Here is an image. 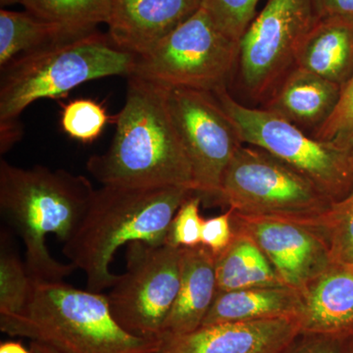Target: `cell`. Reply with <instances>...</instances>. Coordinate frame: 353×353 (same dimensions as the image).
<instances>
[{
	"mask_svg": "<svg viewBox=\"0 0 353 353\" xmlns=\"http://www.w3.org/2000/svg\"><path fill=\"white\" fill-rule=\"evenodd\" d=\"M128 78L112 143L108 152L88 158V171L102 185H182L194 190L189 157L169 110V88Z\"/></svg>",
	"mask_w": 353,
	"mask_h": 353,
	"instance_id": "1",
	"label": "cell"
},
{
	"mask_svg": "<svg viewBox=\"0 0 353 353\" xmlns=\"http://www.w3.org/2000/svg\"><path fill=\"white\" fill-rule=\"evenodd\" d=\"M194 190L182 185H102L94 190L85 214L62 252L87 277L88 290L112 288L120 275L111 273L118 248L143 241L166 245L176 211Z\"/></svg>",
	"mask_w": 353,
	"mask_h": 353,
	"instance_id": "2",
	"label": "cell"
},
{
	"mask_svg": "<svg viewBox=\"0 0 353 353\" xmlns=\"http://www.w3.org/2000/svg\"><path fill=\"white\" fill-rule=\"evenodd\" d=\"M87 178L43 166L24 169L0 160V211L25 246V264L34 283L63 282L77 270L51 256L46 236L62 243L75 233L94 194Z\"/></svg>",
	"mask_w": 353,
	"mask_h": 353,
	"instance_id": "3",
	"label": "cell"
},
{
	"mask_svg": "<svg viewBox=\"0 0 353 353\" xmlns=\"http://www.w3.org/2000/svg\"><path fill=\"white\" fill-rule=\"evenodd\" d=\"M0 330L60 353H158L161 340L128 333L111 312L108 296L64 282L34 283L21 312L0 315Z\"/></svg>",
	"mask_w": 353,
	"mask_h": 353,
	"instance_id": "4",
	"label": "cell"
},
{
	"mask_svg": "<svg viewBox=\"0 0 353 353\" xmlns=\"http://www.w3.org/2000/svg\"><path fill=\"white\" fill-rule=\"evenodd\" d=\"M136 57L97 32L23 53L1 68L0 125L18 124L28 106L68 94L88 81L131 76Z\"/></svg>",
	"mask_w": 353,
	"mask_h": 353,
	"instance_id": "5",
	"label": "cell"
},
{
	"mask_svg": "<svg viewBox=\"0 0 353 353\" xmlns=\"http://www.w3.org/2000/svg\"><path fill=\"white\" fill-rule=\"evenodd\" d=\"M234 121L245 145L256 146L290 165L336 202L353 192L352 150L313 138L267 109L250 108L227 88L215 92Z\"/></svg>",
	"mask_w": 353,
	"mask_h": 353,
	"instance_id": "6",
	"label": "cell"
},
{
	"mask_svg": "<svg viewBox=\"0 0 353 353\" xmlns=\"http://www.w3.org/2000/svg\"><path fill=\"white\" fill-rule=\"evenodd\" d=\"M216 202L239 214L303 219L333 203L292 166L266 150L243 145L221 180Z\"/></svg>",
	"mask_w": 353,
	"mask_h": 353,
	"instance_id": "7",
	"label": "cell"
},
{
	"mask_svg": "<svg viewBox=\"0 0 353 353\" xmlns=\"http://www.w3.org/2000/svg\"><path fill=\"white\" fill-rule=\"evenodd\" d=\"M239 55L240 43L223 34L201 7L154 48L136 57L131 76L169 88L215 94L227 88Z\"/></svg>",
	"mask_w": 353,
	"mask_h": 353,
	"instance_id": "8",
	"label": "cell"
},
{
	"mask_svg": "<svg viewBox=\"0 0 353 353\" xmlns=\"http://www.w3.org/2000/svg\"><path fill=\"white\" fill-rule=\"evenodd\" d=\"M182 248L129 243L127 270L108 294L111 312L128 333L161 340L180 285Z\"/></svg>",
	"mask_w": 353,
	"mask_h": 353,
	"instance_id": "9",
	"label": "cell"
},
{
	"mask_svg": "<svg viewBox=\"0 0 353 353\" xmlns=\"http://www.w3.org/2000/svg\"><path fill=\"white\" fill-rule=\"evenodd\" d=\"M317 17L312 0H268L240 41L239 68L246 92L268 99L294 67L296 51Z\"/></svg>",
	"mask_w": 353,
	"mask_h": 353,
	"instance_id": "10",
	"label": "cell"
},
{
	"mask_svg": "<svg viewBox=\"0 0 353 353\" xmlns=\"http://www.w3.org/2000/svg\"><path fill=\"white\" fill-rule=\"evenodd\" d=\"M168 105L189 157L194 190L202 201L216 202L225 169L245 145L240 132L213 92L169 88Z\"/></svg>",
	"mask_w": 353,
	"mask_h": 353,
	"instance_id": "11",
	"label": "cell"
},
{
	"mask_svg": "<svg viewBox=\"0 0 353 353\" xmlns=\"http://www.w3.org/2000/svg\"><path fill=\"white\" fill-rule=\"evenodd\" d=\"M234 232L252 239L281 282L303 292L333 264L328 246L312 229L289 218L234 212Z\"/></svg>",
	"mask_w": 353,
	"mask_h": 353,
	"instance_id": "12",
	"label": "cell"
},
{
	"mask_svg": "<svg viewBox=\"0 0 353 353\" xmlns=\"http://www.w3.org/2000/svg\"><path fill=\"white\" fill-rule=\"evenodd\" d=\"M299 333L297 318L219 323L165 336L158 353H283Z\"/></svg>",
	"mask_w": 353,
	"mask_h": 353,
	"instance_id": "13",
	"label": "cell"
},
{
	"mask_svg": "<svg viewBox=\"0 0 353 353\" xmlns=\"http://www.w3.org/2000/svg\"><path fill=\"white\" fill-rule=\"evenodd\" d=\"M201 7V0H112L108 37L116 48L145 54Z\"/></svg>",
	"mask_w": 353,
	"mask_h": 353,
	"instance_id": "14",
	"label": "cell"
},
{
	"mask_svg": "<svg viewBox=\"0 0 353 353\" xmlns=\"http://www.w3.org/2000/svg\"><path fill=\"white\" fill-rule=\"evenodd\" d=\"M301 333L353 339V266L332 264L303 292Z\"/></svg>",
	"mask_w": 353,
	"mask_h": 353,
	"instance_id": "15",
	"label": "cell"
},
{
	"mask_svg": "<svg viewBox=\"0 0 353 353\" xmlns=\"http://www.w3.org/2000/svg\"><path fill=\"white\" fill-rule=\"evenodd\" d=\"M341 92V85L294 66L272 92L264 108L312 136L331 117Z\"/></svg>",
	"mask_w": 353,
	"mask_h": 353,
	"instance_id": "16",
	"label": "cell"
},
{
	"mask_svg": "<svg viewBox=\"0 0 353 353\" xmlns=\"http://www.w3.org/2000/svg\"><path fill=\"white\" fill-rule=\"evenodd\" d=\"M217 292L215 255L203 245L182 248L180 285L161 339L190 333L201 327Z\"/></svg>",
	"mask_w": 353,
	"mask_h": 353,
	"instance_id": "17",
	"label": "cell"
},
{
	"mask_svg": "<svg viewBox=\"0 0 353 353\" xmlns=\"http://www.w3.org/2000/svg\"><path fill=\"white\" fill-rule=\"evenodd\" d=\"M294 66L343 88L353 75V19H317L296 51Z\"/></svg>",
	"mask_w": 353,
	"mask_h": 353,
	"instance_id": "18",
	"label": "cell"
},
{
	"mask_svg": "<svg viewBox=\"0 0 353 353\" xmlns=\"http://www.w3.org/2000/svg\"><path fill=\"white\" fill-rule=\"evenodd\" d=\"M303 292L285 285L218 290L201 326L228 322L299 318Z\"/></svg>",
	"mask_w": 353,
	"mask_h": 353,
	"instance_id": "19",
	"label": "cell"
},
{
	"mask_svg": "<svg viewBox=\"0 0 353 353\" xmlns=\"http://www.w3.org/2000/svg\"><path fill=\"white\" fill-rule=\"evenodd\" d=\"M215 270L218 290L222 292L284 285L259 246L238 232L226 250L215 256Z\"/></svg>",
	"mask_w": 353,
	"mask_h": 353,
	"instance_id": "20",
	"label": "cell"
},
{
	"mask_svg": "<svg viewBox=\"0 0 353 353\" xmlns=\"http://www.w3.org/2000/svg\"><path fill=\"white\" fill-rule=\"evenodd\" d=\"M88 32L48 22L29 12L0 10V67L26 52L46 48L58 41L82 36Z\"/></svg>",
	"mask_w": 353,
	"mask_h": 353,
	"instance_id": "21",
	"label": "cell"
},
{
	"mask_svg": "<svg viewBox=\"0 0 353 353\" xmlns=\"http://www.w3.org/2000/svg\"><path fill=\"white\" fill-rule=\"evenodd\" d=\"M27 12L82 32H94L110 19L112 0H21Z\"/></svg>",
	"mask_w": 353,
	"mask_h": 353,
	"instance_id": "22",
	"label": "cell"
},
{
	"mask_svg": "<svg viewBox=\"0 0 353 353\" xmlns=\"http://www.w3.org/2000/svg\"><path fill=\"white\" fill-rule=\"evenodd\" d=\"M290 219V218H289ZM312 229L325 241L334 264L353 266V192L321 214L292 219Z\"/></svg>",
	"mask_w": 353,
	"mask_h": 353,
	"instance_id": "23",
	"label": "cell"
},
{
	"mask_svg": "<svg viewBox=\"0 0 353 353\" xmlns=\"http://www.w3.org/2000/svg\"><path fill=\"white\" fill-rule=\"evenodd\" d=\"M6 236V234H1L0 315L21 312L30 301L34 285L26 268L25 261L14 252Z\"/></svg>",
	"mask_w": 353,
	"mask_h": 353,
	"instance_id": "24",
	"label": "cell"
},
{
	"mask_svg": "<svg viewBox=\"0 0 353 353\" xmlns=\"http://www.w3.org/2000/svg\"><path fill=\"white\" fill-rule=\"evenodd\" d=\"M108 119V111L102 104L92 99H75L64 106L61 126L72 139L92 143L101 136Z\"/></svg>",
	"mask_w": 353,
	"mask_h": 353,
	"instance_id": "25",
	"label": "cell"
},
{
	"mask_svg": "<svg viewBox=\"0 0 353 353\" xmlns=\"http://www.w3.org/2000/svg\"><path fill=\"white\" fill-rule=\"evenodd\" d=\"M260 0H201V7L228 38L240 43L254 20Z\"/></svg>",
	"mask_w": 353,
	"mask_h": 353,
	"instance_id": "26",
	"label": "cell"
},
{
	"mask_svg": "<svg viewBox=\"0 0 353 353\" xmlns=\"http://www.w3.org/2000/svg\"><path fill=\"white\" fill-rule=\"evenodd\" d=\"M312 137L353 152V75L341 88L340 101L331 117Z\"/></svg>",
	"mask_w": 353,
	"mask_h": 353,
	"instance_id": "27",
	"label": "cell"
},
{
	"mask_svg": "<svg viewBox=\"0 0 353 353\" xmlns=\"http://www.w3.org/2000/svg\"><path fill=\"white\" fill-rule=\"evenodd\" d=\"M202 197L194 192L176 211L167 234L166 245L173 248H194L201 245L202 219L201 209Z\"/></svg>",
	"mask_w": 353,
	"mask_h": 353,
	"instance_id": "28",
	"label": "cell"
},
{
	"mask_svg": "<svg viewBox=\"0 0 353 353\" xmlns=\"http://www.w3.org/2000/svg\"><path fill=\"white\" fill-rule=\"evenodd\" d=\"M283 353H353V339L299 333Z\"/></svg>",
	"mask_w": 353,
	"mask_h": 353,
	"instance_id": "29",
	"label": "cell"
},
{
	"mask_svg": "<svg viewBox=\"0 0 353 353\" xmlns=\"http://www.w3.org/2000/svg\"><path fill=\"white\" fill-rule=\"evenodd\" d=\"M233 210L228 209L223 214L204 220L202 227L201 245L206 246L217 256L226 250L234 236Z\"/></svg>",
	"mask_w": 353,
	"mask_h": 353,
	"instance_id": "30",
	"label": "cell"
},
{
	"mask_svg": "<svg viewBox=\"0 0 353 353\" xmlns=\"http://www.w3.org/2000/svg\"><path fill=\"white\" fill-rule=\"evenodd\" d=\"M317 19L343 17L353 19V0H312Z\"/></svg>",
	"mask_w": 353,
	"mask_h": 353,
	"instance_id": "31",
	"label": "cell"
},
{
	"mask_svg": "<svg viewBox=\"0 0 353 353\" xmlns=\"http://www.w3.org/2000/svg\"><path fill=\"white\" fill-rule=\"evenodd\" d=\"M0 353H32L19 341H6L0 343Z\"/></svg>",
	"mask_w": 353,
	"mask_h": 353,
	"instance_id": "32",
	"label": "cell"
},
{
	"mask_svg": "<svg viewBox=\"0 0 353 353\" xmlns=\"http://www.w3.org/2000/svg\"><path fill=\"white\" fill-rule=\"evenodd\" d=\"M30 350L32 353H60L57 350H53L52 347L38 343V341H31L30 343Z\"/></svg>",
	"mask_w": 353,
	"mask_h": 353,
	"instance_id": "33",
	"label": "cell"
},
{
	"mask_svg": "<svg viewBox=\"0 0 353 353\" xmlns=\"http://www.w3.org/2000/svg\"><path fill=\"white\" fill-rule=\"evenodd\" d=\"M21 3V0H0V6L2 8L6 6H13V4Z\"/></svg>",
	"mask_w": 353,
	"mask_h": 353,
	"instance_id": "34",
	"label": "cell"
},
{
	"mask_svg": "<svg viewBox=\"0 0 353 353\" xmlns=\"http://www.w3.org/2000/svg\"><path fill=\"white\" fill-rule=\"evenodd\" d=\"M352 160H353V152H352Z\"/></svg>",
	"mask_w": 353,
	"mask_h": 353,
	"instance_id": "35",
	"label": "cell"
}]
</instances>
